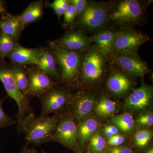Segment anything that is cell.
<instances>
[{
	"mask_svg": "<svg viewBox=\"0 0 153 153\" xmlns=\"http://www.w3.org/2000/svg\"><path fill=\"white\" fill-rule=\"evenodd\" d=\"M61 116L53 115L46 117L29 116L22 125V134L25 135L26 145L40 146L51 142Z\"/></svg>",
	"mask_w": 153,
	"mask_h": 153,
	"instance_id": "cell-1",
	"label": "cell"
},
{
	"mask_svg": "<svg viewBox=\"0 0 153 153\" xmlns=\"http://www.w3.org/2000/svg\"><path fill=\"white\" fill-rule=\"evenodd\" d=\"M54 56L61 82L71 84L79 79L84 52L70 51L57 46L52 41L47 43Z\"/></svg>",
	"mask_w": 153,
	"mask_h": 153,
	"instance_id": "cell-2",
	"label": "cell"
},
{
	"mask_svg": "<svg viewBox=\"0 0 153 153\" xmlns=\"http://www.w3.org/2000/svg\"><path fill=\"white\" fill-rule=\"evenodd\" d=\"M0 81L2 83L8 96L16 102L18 105L17 115V131L22 134V125L25 118L34 115L29 97L22 93L14 79L12 64L0 60Z\"/></svg>",
	"mask_w": 153,
	"mask_h": 153,
	"instance_id": "cell-3",
	"label": "cell"
},
{
	"mask_svg": "<svg viewBox=\"0 0 153 153\" xmlns=\"http://www.w3.org/2000/svg\"><path fill=\"white\" fill-rule=\"evenodd\" d=\"M138 0H121L111 4L109 22L122 27H131L144 21L147 4Z\"/></svg>",
	"mask_w": 153,
	"mask_h": 153,
	"instance_id": "cell-4",
	"label": "cell"
},
{
	"mask_svg": "<svg viewBox=\"0 0 153 153\" xmlns=\"http://www.w3.org/2000/svg\"><path fill=\"white\" fill-rule=\"evenodd\" d=\"M111 4L88 1L86 8L70 29L97 31L105 28L109 22Z\"/></svg>",
	"mask_w": 153,
	"mask_h": 153,
	"instance_id": "cell-5",
	"label": "cell"
},
{
	"mask_svg": "<svg viewBox=\"0 0 153 153\" xmlns=\"http://www.w3.org/2000/svg\"><path fill=\"white\" fill-rule=\"evenodd\" d=\"M108 60L94 44L91 45L83 53L79 79L89 83L98 82L105 74Z\"/></svg>",
	"mask_w": 153,
	"mask_h": 153,
	"instance_id": "cell-6",
	"label": "cell"
},
{
	"mask_svg": "<svg viewBox=\"0 0 153 153\" xmlns=\"http://www.w3.org/2000/svg\"><path fill=\"white\" fill-rule=\"evenodd\" d=\"M58 84L38 97L41 103V117L49 116L51 114L62 116L66 113L65 110H69L72 93L66 87Z\"/></svg>",
	"mask_w": 153,
	"mask_h": 153,
	"instance_id": "cell-7",
	"label": "cell"
},
{
	"mask_svg": "<svg viewBox=\"0 0 153 153\" xmlns=\"http://www.w3.org/2000/svg\"><path fill=\"white\" fill-rule=\"evenodd\" d=\"M149 40L147 35L140 30L131 27H121L117 30L115 38L113 56L138 53L140 47Z\"/></svg>",
	"mask_w": 153,
	"mask_h": 153,
	"instance_id": "cell-8",
	"label": "cell"
},
{
	"mask_svg": "<svg viewBox=\"0 0 153 153\" xmlns=\"http://www.w3.org/2000/svg\"><path fill=\"white\" fill-rule=\"evenodd\" d=\"M52 141L59 143L76 153H80L77 125L75 119L69 111L60 117Z\"/></svg>",
	"mask_w": 153,
	"mask_h": 153,
	"instance_id": "cell-9",
	"label": "cell"
},
{
	"mask_svg": "<svg viewBox=\"0 0 153 153\" xmlns=\"http://www.w3.org/2000/svg\"><path fill=\"white\" fill-rule=\"evenodd\" d=\"M27 67L28 84L27 96L38 97L57 84H60L36 65Z\"/></svg>",
	"mask_w": 153,
	"mask_h": 153,
	"instance_id": "cell-10",
	"label": "cell"
},
{
	"mask_svg": "<svg viewBox=\"0 0 153 153\" xmlns=\"http://www.w3.org/2000/svg\"><path fill=\"white\" fill-rule=\"evenodd\" d=\"M110 60L113 65L131 76L142 77L150 71L148 64L138 53L114 55Z\"/></svg>",
	"mask_w": 153,
	"mask_h": 153,
	"instance_id": "cell-11",
	"label": "cell"
},
{
	"mask_svg": "<svg viewBox=\"0 0 153 153\" xmlns=\"http://www.w3.org/2000/svg\"><path fill=\"white\" fill-rule=\"evenodd\" d=\"M52 41L57 46L77 52H85L92 44L85 31L78 29L68 30L61 37Z\"/></svg>",
	"mask_w": 153,
	"mask_h": 153,
	"instance_id": "cell-12",
	"label": "cell"
},
{
	"mask_svg": "<svg viewBox=\"0 0 153 153\" xmlns=\"http://www.w3.org/2000/svg\"><path fill=\"white\" fill-rule=\"evenodd\" d=\"M95 104L94 95L83 91H78L71 94L69 111L75 120L80 121L88 116Z\"/></svg>",
	"mask_w": 153,
	"mask_h": 153,
	"instance_id": "cell-13",
	"label": "cell"
},
{
	"mask_svg": "<svg viewBox=\"0 0 153 153\" xmlns=\"http://www.w3.org/2000/svg\"><path fill=\"white\" fill-rule=\"evenodd\" d=\"M153 97L152 86L143 83L138 88L134 89L126 99V109L132 112L144 111L152 103Z\"/></svg>",
	"mask_w": 153,
	"mask_h": 153,
	"instance_id": "cell-14",
	"label": "cell"
},
{
	"mask_svg": "<svg viewBox=\"0 0 153 153\" xmlns=\"http://www.w3.org/2000/svg\"><path fill=\"white\" fill-rule=\"evenodd\" d=\"M130 76L120 68L114 69L107 80L108 89L114 95H124L131 89L133 85L132 79Z\"/></svg>",
	"mask_w": 153,
	"mask_h": 153,
	"instance_id": "cell-15",
	"label": "cell"
},
{
	"mask_svg": "<svg viewBox=\"0 0 153 153\" xmlns=\"http://www.w3.org/2000/svg\"><path fill=\"white\" fill-rule=\"evenodd\" d=\"M43 47L28 48L19 45L11 52L7 57L11 63L22 66L37 65L42 54Z\"/></svg>",
	"mask_w": 153,
	"mask_h": 153,
	"instance_id": "cell-16",
	"label": "cell"
},
{
	"mask_svg": "<svg viewBox=\"0 0 153 153\" xmlns=\"http://www.w3.org/2000/svg\"><path fill=\"white\" fill-rule=\"evenodd\" d=\"M117 30L114 28H103L89 37L98 50L108 59L113 56V47Z\"/></svg>",
	"mask_w": 153,
	"mask_h": 153,
	"instance_id": "cell-17",
	"label": "cell"
},
{
	"mask_svg": "<svg viewBox=\"0 0 153 153\" xmlns=\"http://www.w3.org/2000/svg\"><path fill=\"white\" fill-rule=\"evenodd\" d=\"M25 29L19 15H13L7 13L0 19V31L19 41Z\"/></svg>",
	"mask_w": 153,
	"mask_h": 153,
	"instance_id": "cell-18",
	"label": "cell"
},
{
	"mask_svg": "<svg viewBox=\"0 0 153 153\" xmlns=\"http://www.w3.org/2000/svg\"><path fill=\"white\" fill-rule=\"evenodd\" d=\"M98 126V122L92 117L86 118L79 121L77 125V135L80 152L97 132Z\"/></svg>",
	"mask_w": 153,
	"mask_h": 153,
	"instance_id": "cell-19",
	"label": "cell"
},
{
	"mask_svg": "<svg viewBox=\"0 0 153 153\" xmlns=\"http://www.w3.org/2000/svg\"><path fill=\"white\" fill-rule=\"evenodd\" d=\"M36 66L50 75L56 82L61 83L55 58L48 47H43L42 54Z\"/></svg>",
	"mask_w": 153,
	"mask_h": 153,
	"instance_id": "cell-20",
	"label": "cell"
},
{
	"mask_svg": "<svg viewBox=\"0 0 153 153\" xmlns=\"http://www.w3.org/2000/svg\"><path fill=\"white\" fill-rule=\"evenodd\" d=\"M44 1L38 0L29 4L20 16V20L25 28L38 22L44 15Z\"/></svg>",
	"mask_w": 153,
	"mask_h": 153,
	"instance_id": "cell-21",
	"label": "cell"
},
{
	"mask_svg": "<svg viewBox=\"0 0 153 153\" xmlns=\"http://www.w3.org/2000/svg\"><path fill=\"white\" fill-rule=\"evenodd\" d=\"M11 64L12 72L16 84L22 93L27 96L28 84L27 67L26 66L16 65L12 63Z\"/></svg>",
	"mask_w": 153,
	"mask_h": 153,
	"instance_id": "cell-22",
	"label": "cell"
},
{
	"mask_svg": "<svg viewBox=\"0 0 153 153\" xmlns=\"http://www.w3.org/2000/svg\"><path fill=\"white\" fill-rule=\"evenodd\" d=\"M110 122L124 132H131L134 128V121L132 115L129 113L113 116L111 119Z\"/></svg>",
	"mask_w": 153,
	"mask_h": 153,
	"instance_id": "cell-23",
	"label": "cell"
},
{
	"mask_svg": "<svg viewBox=\"0 0 153 153\" xmlns=\"http://www.w3.org/2000/svg\"><path fill=\"white\" fill-rule=\"evenodd\" d=\"M19 45V40L0 31V60L5 61L7 56Z\"/></svg>",
	"mask_w": 153,
	"mask_h": 153,
	"instance_id": "cell-24",
	"label": "cell"
},
{
	"mask_svg": "<svg viewBox=\"0 0 153 153\" xmlns=\"http://www.w3.org/2000/svg\"><path fill=\"white\" fill-rule=\"evenodd\" d=\"M116 109L115 102L105 96L100 97L95 106V111L99 115L106 117L110 115Z\"/></svg>",
	"mask_w": 153,
	"mask_h": 153,
	"instance_id": "cell-25",
	"label": "cell"
},
{
	"mask_svg": "<svg viewBox=\"0 0 153 153\" xmlns=\"http://www.w3.org/2000/svg\"><path fill=\"white\" fill-rule=\"evenodd\" d=\"M107 143L100 134L96 132L89 142V150L94 153H102L106 149Z\"/></svg>",
	"mask_w": 153,
	"mask_h": 153,
	"instance_id": "cell-26",
	"label": "cell"
},
{
	"mask_svg": "<svg viewBox=\"0 0 153 153\" xmlns=\"http://www.w3.org/2000/svg\"><path fill=\"white\" fill-rule=\"evenodd\" d=\"M45 6L47 7L52 9L57 15L58 21H60L61 17L63 16L67 7L69 2L68 0H55L52 2L46 1Z\"/></svg>",
	"mask_w": 153,
	"mask_h": 153,
	"instance_id": "cell-27",
	"label": "cell"
},
{
	"mask_svg": "<svg viewBox=\"0 0 153 153\" xmlns=\"http://www.w3.org/2000/svg\"><path fill=\"white\" fill-rule=\"evenodd\" d=\"M152 136V131L150 130L145 129L138 131L134 137L135 143L138 147H144L149 142Z\"/></svg>",
	"mask_w": 153,
	"mask_h": 153,
	"instance_id": "cell-28",
	"label": "cell"
},
{
	"mask_svg": "<svg viewBox=\"0 0 153 153\" xmlns=\"http://www.w3.org/2000/svg\"><path fill=\"white\" fill-rule=\"evenodd\" d=\"M63 27L64 28H71L76 18V13L74 6L69 2L64 15Z\"/></svg>",
	"mask_w": 153,
	"mask_h": 153,
	"instance_id": "cell-29",
	"label": "cell"
},
{
	"mask_svg": "<svg viewBox=\"0 0 153 153\" xmlns=\"http://www.w3.org/2000/svg\"><path fill=\"white\" fill-rule=\"evenodd\" d=\"M136 123L140 127H149L153 125V114L151 111L141 112L136 119Z\"/></svg>",
	"mask_w": 153,
	"mask_h": 153,
	"instance_id": "cell-30",
	"label": "cell"
},
{
	"mask_svg": "<svg viewBox=\"0 0 153 153\" xmlns=\"http://www.w3.org/2000/svg\"><path fill=\"white\" fill-rule=\"evenodd\" d=\"M4 99L0 98V129L8 127L13 124H17V121L7 114L4 110L3 103Z\"/></svg>",
	"mask_w": 153,
	"mask_h": 153,
	"instance_id": "cell-31",
	"label": "cell"
},
{
	"mask_svg": "<svg viewBox=\"0 0 153 153\" xmlns=\"http://www.w3.org/2000/svg\"><path fill=\"white\" fill-rule=\"evenodd\" d=\"M68 2L71 3L75 9L76 13V18L78 19L84 11L88 1L86 0H68Z\"/></svg>",
	"mask_w": 153,
	"mask_h": 153,
	"instance_id": "cell-32",
	"label": "cell"
},
{
	"mask_svg": "<svg viewBox=\"0 0 153 153\" xmlns=\"http://www.w3.org/2000/svg\"><path fill=\"white\" fill-rule=\"evenodd\" d=\"M102 153H134L131 148L127 146H120L106 148Z\"/></svg>",
	"mask_w": 153,
	"mask_h": 153,
	"instance_id": "cell-33",
	"label": "cell"
},
{
	"mask_svg": "<svg viewBox=\"0 0 153 153\" xmlns=\"http://www.w3.org/2000/svg\"><path fill=\"white\" fill-rule=\"evenodd\" d=\"M125 140L124 137L120 134L115 135L109 138L107 142V145L111 147L121 146Z\"/></svg>",
	"mask_w": 153,
	"mask_h": 153,
	"instance_id": "cell-34",
	"label": "cell"
},
{
	"mask_svg": "<svg viewBox=\"0 0 153 153\" xmlns=\"http://www.w3.org/2000/svg\"><path fill=\"white\" fill-rule=\"evenodd\" d=\"M105 128L111 132L114 135L119 134L120 133L119 130L116 126L114 125H108Z\"/></svg>",
	"mask_w": 153,
	"mask_h": 153,
	"instance_id": "cell-35",
	"label": "cell"
},
{
	"mask_svg": "<svg viewBox=\"0 0 153 153\" xmlns=\"http://www.w3.org/2000/svg\"><path fill=\"white\" fill-rule=\"evenodd\" d=\"M7 13L6 10L5 2L4 1L0 0V14L3 16Z\"/></svg>",
	"mask_w": 153,
	"mask_h": 153,
	"instance_id": "cell-36",
	"label": "cell"
},
{
	"mask_svg": "<svg viewBox=\"0 0 153 153\" xmlns=\"http://www.w3.org/2000/svg\"><path fill=\"white\" fill-rule=\"evenodd\" d=\"M22 151L23 153H38L35 148H28L27 146H24Z\"/></svg>",
	"mask_w": 153,
	"mask_h": 153,
	"instance_id": "cell-37",
	"label": "cell"
},
{
	"mask_svg": "<svg viewBox=\"0 0 153 153\" xmlns=\"http://www.w3.org/2000/svg\"><path fill=\"white\" fill-rule=\"evenodd\" d=\"M104 134L105 136L107 137L108 138H109L111 137L114 136V135L109 130H108V129L105 128L104 129Z\"/></svg>",
	"mask_w": 153,
	"mask_h": 153,
	"instance_id": "cell-38",
	"label": "cell"
},
{
	"mask_svg": "<svg viewBox=\"0 0 153 153\" xmlns=\"http://www.w3.org/2000/svg\"><path fill=\"white\" fill-rule=\"evenodd\" d=\"M144 153H153V149L152 147L149 148L145 151Z\"/></svg>",
	"mask_w": 153,
	"mask_h": 153,
	"instance_id": "cell-39",
	"label": "cell"
},
{
	"mask_svg": "<svg viewBox=\"0 0 153 153\" xmlns=\"http://www.w3.org/2000/svg\"><path fill=\"white\" fill-rule=\"evenodd\" d=\"M85 153H94L93 152H91V151L88 150V151L87 152H85Z\"/></svg>",
	"mask_w": 153,
	"mask_h": 153,
	"instance_id": "cell-40",
	"label": "cell"
},
{
	"mask_svg": "<svg viewBox=\"0 0 153 153\" xmlns=\"http://www.w3.org/2000/svg\"><path fill=\"white\" fill-rule=\"evenodd\" d=\"M41 153H48L46 152H45V151L43 150H42V151H41Z\"/></svg>",
	"mask_w": 153,
	"mask_h": 153,
	"instance_id": "cell-41",
	"label": "cell"
},
{
	"mask_svg": "<svg viewBox=\"0 0 153 153\" xmlns=\"http://www.w3.org/2000/svg\"><path fill=\"white\" fill-rule=\"evenodd\" d=\"M19 153H23V152H22V150Z\"/></svg>",
	"mask_w": 153,
	"mask_h": 153,
	"instance_id": "cell-42",
	"label": "cell"
},
{
	"mask_svg": "<svg viewBox=\"0 0 153 153\" xmlns=\"http://www.w3.org/2000/svg\"><path fill=\"white\" fill-rule=\"evenodd\" d=\"M0 149H1V144H0ZM0 153H1V150H0Z\"/></svg>",
	"mask_w": 153,
	"mask_h": 153,
	"instance_id": "cell-43",
	"label": "cell"
}]
</instances>
